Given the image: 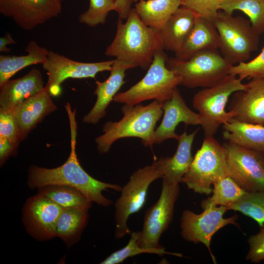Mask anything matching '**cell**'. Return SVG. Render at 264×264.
<instances>
[{
	"mask_svg": "<svg viewBox=\"0 0 264 264\" xmlns=\"http://www.w3.org/2000/svg\"><path fill=\"white\" fill-rule=\"evenodd\" d=\"M65 108L68 114L70 129V152L62 165L46 168L31 165L28 169L27 185L34 189L48 185H65L75 188L83 193L92 202L108 207L113 201L105 197L102 191L112 189L120 192L122 187L98 180L88 174L81 166L76 152L77 122L75 110H72L69 103Z\"/></svg>",
	"mask_w": 264,
	"mask_h": 264,
	"instance_id": "6da1fadb",
	"label": "cell"
},
{
	"mask_svg": "<svg viewBox=\"0 0 264 264\" xmlns=\"http://www.w3.org/2000/svg\"><path fill=\"white\" fill-rule=\"evenodd\" d=\"M122 20L117 21L115 35L105 55L148 69L156 51L164 49L159 30L146 25L134 8L126 22Z\"/></svg>",
	"mask_w": 264,
	"mask_h": 264,
	"instance_id": "7a4b0ae2",
	"label": "cell"
},
{
	"mask_svg": "<svg viewBox=\"0 0 264 264\" xmlns=\"http://www.w3.org/2000/svg\"><path fill=\"white\" fill-rule=\"evenodd\" d=\"M163 103L154 100L148 105L141 103L121 107L122 118L116 122L108 121L103 127L104 133L95 139L98 151L107 153L113 143L125 137H137L145 147L154 144L155 127L163 113Z\"/></svg>",
	"mask_w": 264,
	"mask_h": 264,
	"instance_id": "3957f363",
	"label": "cell"
},
{
	"mask_svg": "<svg viewBox=\"0 0 264 264\" xmlns=\"http://www.w3.org/2000/svg\"><path fill=\"white\" fill-rule=\"evenodd\" d=\"M167 58L164 49L156 51L144 77L127 90L117 93L113 101L133 106L149 100L164 103L170 99L181 78L167 68Z\"/></svg>",
	"mask_w": 264,
	"mask_h": 264,
	"instance_id": "277c9868",
	"label": "cell"
},
{
	"mask_svg": "<svg viewBox=\"0 0 264 264\" xmlns=\"http://www.w3.org/2000/svg\"><path fill=\"white\" fill-rule=\"evenodd\" d=\"M242 81L229 74L215 85L205 88L194 95L193 107L200 116L205 137L214 136L220 125L233 118L234 114L227 112L225 107L233 93L247 88V84Z\"/></svg>",
	"mask_w": 264,
	"mask_h": 264,
	"instance_id": "5b68a950",
	"label": "cell"
},
{
	"mask_svg": "<svg viewBox=\"0 0 264 264\" xmlns=\"http://www.w3.org/2000/svg\"><path fill=\"white\" fill-rule=\"evenodd\" d=\"M164 175V157L155 159L151 165L132 173L122 187L121 195L114 203L115 239H121L131 231L127 225L129 217L144 206L150 184Z\"/></svg>",
	"mask_w": 264,
	"mask_h": 264,
	"instance_id": "8992f818",
	"label": "cell"
},
{
	"mask_svg": "<svg viewBox=\"0 0 264 264\" xmlns=\"http://www.w3.org/2000/svg\"><path fill=\"white\" fill-rule=\"evenodd\" d=\"M166 65L180 77V85L190 88L215 85L229 74L232 66L216 49L200 51L187 60L168 58Z\"/></svg>",
	"mask_w": 264,
	"mask_h": 264,
	"instance_id": "52a82bcc",
	"label": "cell"
},
{
	"mask_svg": "<svg viewBox=\"0 0 264 264\" xmlns=\"http://www.w3.org/2000/svg\"><path fill=\"white\" fill-rule=\"evenodd\" d=\"M219 36V49L232 66L248 61L259 45V34L249 20L219 11L213 21Z\"/></svg>",
	"mask_w": 264,
	"mask_h": 264,
	"instance_id": "ba28073f",
	"label": "cell"
},
{
	"mask_svg": "<svg viewBox=\"0 0 264 264\" xmlns=\"http://www.w3.org/2000/svg\"><path fill=\"white\" fill-rule=\"evenodd\" d=\"M225 149L213 136L205 137L181 182L194 192L209 195L212 185L228 176Z\"/></svg>",
	"mask_w": 264,
	"mask_h": 264,
	"instance_id": "9c48e42d",
	"label": "cell"
},
{
	"mask_svg": "<svg viewBox=\"0 0 264 264\" xmlns=\"http://www.w3.org/2000/svg\"><path fill=\"white\" fill-rule=\"evenodd\" d=\"M162 179V188L157 201L146 211L142 229L139 231L138 243L148 249L164 248L159 243L162 234L171 224L175 203L180 193L179 183Z\"/></svg>",
	"mask_w": 264,
	"mask_h": 264,
	"instance_id": "30bf717a",
	"label": "cell"
},
{
	"mask_svg": "<svg viewBox=\"0 0 264 264\" xmlns=\"http://www.w3.org/2000/svg\"><path fill=\"white\" fill-rule=\"evenodd\" d=\"M228 176L247 192H264V159L262 152L226 141Z\"/></svg>",
	"mask_w": 264,
	"mask_h": 264,
	"instance_id": "8fae6325",
	"label": "cell"
},
{
	"mask_svg": "<svg viewBox=\"0 0 264 264\" xmlns=\"http://www.w3.org/2000/svg\"><path fill=\"white\" fill-rule=\"evenodd\" d=\"M203 210L199 214L188 209L183 211L180 218L181 235L188 242L204 244L216 264L215 257L210 248L212 238L215 233L227 225H238V216L235 215L224 218L223 215L227 211L224 206L210 207Z\"/></svg>",
	"mask_w": 264,
	"mask_h": 264,
	"instance_id": "7c38bea8",
	"label": "cell"
},
{
	"mask_svg": "<svg viewBox=\"0 0 264 264\" xmlns=\"http://www.w3.org/2000/svg\"><path fill=\"white\" fill-rule=\"evenodd\" d=\"M114 60L95 63H84L71 60L58 53L49 51L43 65L48 80L45 88L53 96L61 93V84L68 78H95L99 72L111 70Z\"/></svg>",
	"mask_w": 264,
	"mask_h": 264,
	"instance_id": "4fadbf2b",
	"label": "cell"
},
{
	"mask_svg": "<svg viewBox=\"0 0 264 264\" xmlns=\"http://www.w3.org/2000/svg\"><path fill=\"white\" fill-rule=\"evenodd\" d=\"M63 0H0V12L25 30H31L61 14Z\"/></svg>",
	"mask_w": 264,
	"mask_h": 264,
	"instance_id": "5bb4252c",
	"label": "cell"
},
{
	"mask_svg": "<svg viewBox=\"0 0 264 264\" xmlns=\"http://www.w3.org/2000/svg\"><path fill=\"white\" fill-rule=\"evenodd\" d=\"M63 208L50 199L37 194L25 201L22 220L27 232L40 241L55 237V228Z\"/></svg>",
	"mask_w": 264,
	"mask_h": 264,
	"instance_id": "9a60e30c",
	"label": "cell"
},
{
	"mask_svg": "<svg viewBox=\"0 0 264 264\" xmlns=\"http://www.w3.org/2000/svg\"><path fill=\"white\" fill-rule=\"evenodd\" d=\"M247 85L232 95L228 110L238 121L264 126V78H252Z\"/></svg>",
	"mask_w": 264,
	"mask_h": 264,
	"instance_id": "2e32d148",
	"label": "cell"
},
{
	"mask_svg": "<svg viewBox=\"0 0 264 264\" xmlns=\"http://www.w3.org/2000/svg\"><path fill=\"white\" fill-rule=\"evenodd\" d=\"M163 117L154 131V144H161L169 139L177 140L179 135L176 129L180 123L186 126L201 124L199 114L192 110L186 105L177 88L172 97L163 103Z\"/></svg>",
	"mask_w": 264,
	"mask_h": 264,
	"instance_id": "e0dca14e",
	"label": "cell"
},
{
	"mask_svg": "<svg viewBox=\"0 0 264 264\" xmlns=\"http://www.w3.org/2000/svg\"><path fill=\"white\" fill-rule=\"evenodd\" d=\"M136 67L130 62L114 59L109 77L103 82H96L94 94L96 100L89 112L84 116L83 122L95 125L105 116L107 107L125 83L126 71Z\"/></svg>",
	"mask_w": 264,
	"mask_h": 264,
	"instance_id": "ac0fdd59",
	"label": "cell"
},
{
	"mask_svg": "<svg viewBox=\"0 0 264 264\" xmlns=\"http://www.w3.org/2000/svg\"><path fill=\"white\" fill-rule=\"evenodd\" d=\"M51 96L45 88L25 99L13 110L19 125L21 141L46 116L57 109Z\"/></svg>",
	"mask_w": 264,
	"mask_h": 264,
	"instance_id": "d6986e66",
	"label": "cell"
},
{
	"mask_svg": "<svg viewBox=\"0 0 264 264\" xmlns=\"http://www.w3.org/2000/svg\"><path fill=\"white\" fill-rule=\"evenodd\" d=\"M44 88L41 71L33 68L23 76L9 80L0 87V109L13 111L25 99Z\"/></svg>",
	"mask_w": 264,
	"mask_h": 264,
	"instance_id": "ffe728a7",
	"label": "cell"
},
{
	"mask_svg": "<svg viewBox=\"0 0 264 264\" xmlns=\"http://www.w3.org/2000/svg\"><path fill=\"white\" fill-rule=\"evenodd\" d=\"M197 15L181 6L159 30L163 49L175 54L181 49L190 33Z\"/></svg>",
	"mask_w": 264,
	"mask_h": 264,
	"instance_id": "44dd1931",
	"label": "cell"
},
{
	"mask_svg": "<svg viewBox=\"0 0 264 264\" xmlns=\"http://www.w3.org/2000/svg\"><path fill=\"white\" fill-rule=\"evenodd\" d=\"M219 36L213 22L197 16L190 33L181 49L176 54V58L187 60L200 51L219 49Z\"/></svg>",
	"mask_w": 264,
	"mask_h": 264,
	"instance_id": "7402d4cb",
	"label": "cell"
},
{
	"mask_svg": "<svg viewBox=\"0 0 264 264\" xmlns=\"http://www.w3.org/2000/svg\"><path fill=\"white\" fill-rule=\"evenodd\" d=\"M198 131L197 129L190 134L184 132L179 135L175 154L172 157L164 158V175L162 178L173 183H179L181 182L193 160L192 147Z\"/></svg>",
	"mask_w": 264,
	"mask_h": 264,
	"instance_id": "603a6c76",
	"label": "cell"
},
{
	"mask_svg": "<svg viewBox=\"0 0 264 264\" xmlns=\"http://www.w3.org/2000/svg\"><path fill=\"white\" fill-rule=\"evenodd\" d=\"M227 141L254 151L264 152V126L245 123L234 118L222 125Z\"/></svg>",
	"mask_w": 264,
	"mask_h": 264,
	"instance_id": "cb8c5ba5",
	"label": "cell"
},
{
	"mask_svg": "<svg viewBox=\"0 0 264 264\" xmlns=\"http://www.w3.org/2000/svg\"><path fill=\"white\" fill-rule=\"evenodd\" d=\"M27 54L22 56H0V87L14 75L24 67L46 61L49 51L39 46L34 41L29 42L25 50Z\"/></svg>",
	"mask_w": 264,
	"mask_h": 264,
	"instance_id": "d4e9b609",
	"label": "cell"
},
{
	"mask_svg": "<svg viewBox=\"0 0 264 264\" xmlns=\"http://www.w3.org/2000/svg\"><path fill=\"white\" fill-rule=\"evenodd\" d=\"M90 207L63 209L57 220L55 237L62 239L68 248L78 242L88 220Z\"/></svg>",
	"mask_w": 264,
	"mask_h": 264,
	"instance_id": "484cf974",
	"label": "cell"
},
{
	"mask_svg": "<svg viewBox=\"0 0 264 264\" xmlns=\"http://www.w3.org/2000/svg\"><path fill=\"white\" fill-rule=\"evenodd\" d=\"M181 6V0H142L134 9L146 25L159 30Z\"/></svg>",
	"mask_w": 264,
	"mask_h": 264,
	"instance_id": "4316f807",
	"label": "cell"
},
{
	"mask_svg": "<svg viewBox=\"0 0 264 264\" xmlns=\"http://www.w3.org/2000/svg\"><path fill=\"white\" fill-rule=\"evenodd\" d=\"M38 193L63 208L91 207L92 202L81 191L65 185H48L38 188Z\"/></svg>",
	"mask_w": 264,
	"mask_h": 264,
	"instance_id": "83f0119b",
	"label": "cell"
},
{
	"mask_svg": "<svg viewBox=\"0 0 264 264\" xmlns=\"http://www.w3.org/2000/svg\"><path fill=\"white\" fill-rule=\"evenodd\" d=\"M220 9L230 14L237 10L242 12L259 35L264 32V0H228L220 5Z\"/></svg>",
	"mask_w": 264,
	"mask_h": 264,
	"instance_id": "f1b7e54d",
	"label": "cell"
},
{
	"mask_svg": "<svg viewBox=\"0 0 264 264\" xmlns=\"http://www.w3.org/2000/svg\"><path fill=\"white\" fill-rule=\"evenodd\" d=\"M213 195L201 201L203 209L214 206H224L235 202L246 192L229 176L213 184Z\"/></svg>",
	"mask_w": 264,
	"mask_h": 264,
	"instance_id": "f546056e",
	"label": "cell"
},
{
	"mask_svg": "<svg viewBox=\"0 0 264 264\" xmlns=\"http://www.w3.org/2000/svg\"><path fill=\"white\" fill-rule=\"evenodd\" d=\"M227 210L241 212L264 226V192H246L240 198L225 206Z\"/></svg>",
	"mask_w": 264,
	"mask_h": 264,
	"instance_id": "4dcf8cb0",
	"label": "cell"
},
{
	"mask_svg": "<svg viewBox=\"0 0 264 264\" xmlns=\"http://www.w3.org/2000/svg\"><path fill=\"white\" fill-rule=\"evenodd\" d=\"M139 236V231L132 232L126 246L110 254L100 264H118L122 263L127 258L143 253L154 254L159 256L168 254L180 257L183 256L180 253L167 252L165 248L160 249L142 248L139 246L138 243Z\"/></svg>",
	"mask_w": 264,
	"mask_h": 264,
	"instance_id": "1f68e13d",
	"label": "cell"
},
{
	"mask_svg": "<svg viewBox=\"0 0 264 264\" xmlns=\"http://www.w3.org/2000/svg\"><path fill=\"white\" fill-rule=\"evenodd\" d=\"M116 0H89L88 10L80 14L79 22L89 27L104 24L109 13L115 11Z\"/></svg>",
	"mask_w": 264,
	"mask_h": 264,
	"instance_id": "d6a6232c",
	"label": "cell"
},
{
	"mask_svg": "<svg viewBox=\"0 0 264 264\" xmlns=\"http://www.w3.org/2000/svg\"><path fill=\"white\" fill-rule=\"evenodd\" d=\"M229 74L242 80L245 78H264V46L260 54L253 59L232 66Z\"/></svg>",
	"mask_w": 264,
	"mask_h": 264,
	"instance_id": "836d02e7",
	"label": "cell"
},
{
	"mask_svg": "<svg viewBox=\"0 0 264 264\" xmlns=\"http://www.w3.org/2000/svg\"><path fill=\"white\" fill-rule=\"evenodd\" d=\"M228 0H181V6L186 7L197 16L213 22L220 5Z\"/></svg>",
	"mask_w": 264,
	"mask_h": 264,
	"instance_id": "e575fe53",
	"label": "cell"
},
{
	"mask_svg": "<svg viewBox=\"0 0 264 264\" xmlns=\"http://www.w3.org/2000/svg\"><path fill=\"white\" fill-rule=\"evenodd\" d=\"M0 136L17 146L21 141L19 125L13 111L0 109Z\"/></svg>",
	"mask_w": 264,
	"mask_h": 264,
	"instance_id": "d590c367",
	"label": "cell"
},
{
	"mask_svg": "<svg viewBox=\"0 0 264 264\" xmlns=\"http://www.w3.org/2000/svg\"><path fill=\"white\" fill-rule=\"evenodd\" d=\"M260 231L251 236L248 240L249 249L246 260L253 263H259L264 260V226Z\"/></svg>",
	"mask_w": 264,
	"mask_h": 264,
	"instance_id": "8d00e7d4",
	"label": "cell"
},
{
	"mask_svg": "<svg viewBox=\"0 0 264 264\" xmlns=\"http://www.w3.org/2000/svg\"><path fill=\"white\" fill-rule=\"evenodd\" d=\"M18 146L7 139L0 136V164L2 166L7 159L14 154Z\"/></svg>",
	"mask_w": 264,
	"mask_h": 264,
	"instance_id": "74e56055",
	"label": "cell"
},
{
	"mask_svg": "<svg viewBox=\"0 0 264 264\" xmlns=\"http://www.w3.org/2000/svg\"><path fill=\"white\" fill-rule=\"evenodd\" d=\"M132 0H116L115 11L119 19L126 20L132 9Z\"/></svg>",
	"mask_w": 264,
	"mask_h": 264,
	"instance_id": "f35d334b",
	"label": "cell"
},
{
	"mask_svg": "<svg viewBox=\"0 0 264 264\" xmlns=\"http://www.w3.org/2000/svg\"><path fill=\"white\" fill-rule=\"evenodd\" d=\"M15 41L12 38L9 33H6L5 35L0 38V51L8 52L10 49L7 47L8 44H15Z\"/></svg>",
	"mask_w": 264,
	"mask_h": 264,
	"instance_id": "ab89813d",
	"label": "cell"
},
{
	"mask_svg": "<svg viewBox=\"0 0 264 264\" xmlns=\"http://www.w3.org/2000/svg\"><path fill=\"white\" fill-rule=\"evenodd\" d=\"M140 0H132V1L133 2H137L139 1H140Z\"/></svg>",
	"mask_w": 264,
	"mask_h": 264,
	"instance_id": "60d3db41",
	"label": "cell"
},
{
	"mask_svg": "<svg viewBox=\"0 0 264 264\" xmlns=\"http://www.w3.org/2000/svg\"><path fill=\"white\" fill-rule=\"evenodd\" d=\"M263 153V157H264V152H262Z\"/></svg>",
	"mask_w": 264,
	"mask_h": 264,
	"instance_id": "b9f144b4",
	"label": "cell"
}]
</instances>
